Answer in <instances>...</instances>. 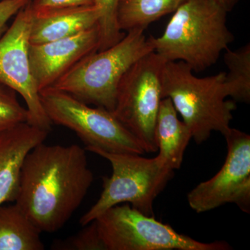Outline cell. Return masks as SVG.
<instances>
[{
	"instance_id": "ba28073f",
	"label": "cell",
	"mask_w": 250,
	"mask_h": 250,
	"mask_svg": "<svg viewBox=\"0 0 250 250\" xmlns=\"http://www.w3.org/2000/svg\"><path fill=\"white\" fill-rule=\"evenodd\" d=\"M166 62L153 51L133 64L118 85L112 112L147 153L158 151L154 129L163 99L161 77Z\"/></svg>"
},
{
	"instance_id": "ac0fdd59",
	"label": "cell",
	"mask_w": 250,
	"mask_h": 250,
	"mask_svg": "<svg viewBox=\"0 0 250 250\" xmlns=\"http://www.w3.org/2000/svg\"><path fill=\"white\" fill-rule=\"evenodd\" d=\"M119 0H95L100 10L98 27L100 42L98 51L104 50L115 45L123 39L125 32L120 30L117 24L116 14Z\"/></svg>"
},
{
	"instance_id": "52a82bcc",
	"label": "cell",
	"mask_w": 250,
	"mask_h": 250,
	"mask_svg": "<svg viewBox=\"0 0 250 250\" xmlns=\"http://www.w3.org/2000/svg\"><path fill=\"white\" fill-rule=\"evenodd\" d=\"M94 221L105 250H230L225 241L202 243L129 204L108 208Z\"/></svg>"
},
{
	"instance_id": "9a60e30c",
	"label": "cell",
	"mask_w": 250,
	"mask_h": 250,
	"mask_svg": "<svg viewBox=\"0 0 250 250\" xmlns=\"http://www.w3.org/2000/svg\"><path fill=\"white\" fill-rule=\"evenodd\" d=\"M41 231L16 203L0 206V250H43Z\"/></svg>"
},
{
	"instance_id": "4fadbf2b",
	"label": "cell",
	"mask_w": 250,
	"mask_h": 250,
	"mask_svg": "<svg viewBox=\"0 0 250 250\" xmlns=\"http://www.w3.org/2000/svg\"><path fill=\"white\" fill-rule=\"evenodd\" d=\"M32 11L31 45L65 39L88 30L98 26L100 17L95 5Z\"/></svg>"
},
{
	"instance_id": "277c9868",
	"label": "cell",
	"mask_w": 250,
	"mask_h": 250,
	"mask_svg": "<svg viewBox=\"0 0 250 250\" xmlns=\"http://www.w3.org/2000/svg\"><path fill=\"white\" fill-rule=\"evenodd\" d=\"M144 31H126L115 45L85 56L52 88L70 94L88 104L113 112L118 85L125 74L141 57L154 51Z\"/></svg>"
},
{
	"instance_id": "30bf717a",
	"label": "cell",
	"mask_w": 250,
	"mask_h": 250,
	"mask_svg": "<svg viewBox=\"0 0 250 250\" xmlns=\"http://www.w3.org/2000/svg\"><path fill=\"white\" fill-rule=\"evenodd\" d=\"M32 18L29 3L16 15L11 25L0 36V82L19 93L24 100L29 123L49 131L52 123L41 103L29 62Z\"/></svg>"
},
{
	"instance_id": "5b68a950",
	"label": "cell",
	"mask_w": 250,
	"mask_h": 250,
	"mask_svg": "<svg viewBox=\"0 0 250 250\" xmlns=\"http://www.w3.org/2000/svg\"><path fill=\"white\" fill-rule=\"evenodd\" d=\"M86 149L109 161L112 173L104 178L103 190L98 201L81 218L82 226L122 204H129L144 214L154 215V201L173 177L174 171L160 156L147 159L139 154Z\"/></svg>"
},
{
	"instance_id": "8992f818",
	"label": "cell",
	"mask_w": 250,
	"mask_h": 250,
	"mask_svg": "<svg viewBox=\"0 0 250 250\" xmlns=\"http://www.w3.org/2000/svg\"><path fill=\"white\" fill-rule=\"evenodd\" d=\"M41 103L52 123L76 133L86 145L85 149L96 148L105 152L143 155V143L112 112L91 107L70 94L48 88L40 92Z\"/></svg>"
},
{
	"instance_id": "ffe728a7",
	"label": "cell",
	"mask_w": 250,
	"mask_h": 250,
	"mask_svg": "<svg viewBox=\"0 0 250 250\" xmlns=\"http://www.w3.org/2000/svg\"><path fill=\"white\" fill-rule=\"evenodd\" d=\"M75 236L54 243L52 248L62 250H105L95 222L85 225Z\"/></svg>"
},
{
	"instance_id": "7c38bea8",
	"label": "cell",
	"mask_w": 250,
	"mask_h": 250,
	"mask_svg": "<svg viewBox=\"0 0 250 250\" xmlns=\"http://www.w3.org/2000/svg\"><path fill=\"white\" fill-rule=\"evenodd\" d=\"M47 133L29 123L0 132V206L16 200L24 158Z\"/></svg>"
},
{
	"instance_id": "5bb4252c",
	"label": "cell",
	"mask_w": 250,
	"mask_h": 250,
	"mask_svg": "<svg viewBox=\"0 0 250 250\" xmlns=\"http://www.w3.org/2000/svg\"><path fill=\"white\" fill-rule=\"evenodd\" d=\"M177 113L170 99L163 98L154 129L158 155L173 170L180 168L184 152L192 139L191 131L179 119Z\"/></svg>"
},
{
	"instance_id": "603a6c76",
	"label": "cell",
	"mask_w": 250,
	"mask_h": 250,
	"mask_svg": "<svg viewBox=\"0 0 250 250\" xmlns=\"http://www.w3.org/2000/svg\"><path fill=\"white\" fill-rule=\"evenodd\" d=\"M228 12L232 11L240 0H216Z\"/></svg>"
},
{
	"instance_id": "7a4b0ae2",
	"label": "cell",
	"mask_w": 250,
	"mask_h": 250,
	"mask_svg": "<svg viewBox=\"0 0 250 250\" xmlns=\"http://www.w3.org/2000/svg\"><path fill=\"white\" fill-rule=\"evenodd\" d=\"M228 14L216 0H186L164 34L149 36L154 52L166 61L185 62L193 72L207 70L234 39Z\"/></svg>"
},
{
	"instance_id": "d6986e66",
	"label": "cell",
	"mask_w": 250,
	"mask_h": 250,
	"mask_svg": "<svg viewBox=\"0 0 250 250\" xmlns=\"http://www.w3.org/2000/svg\"><path fill=\"white\" fill-rule=\"evenodd\" d=\"M29 122V112L20 104L16 92L0 82V132Z\"/></svg>"
},
{
	"instance_id": "e0dca14e",
	"label": "cell",
	"mask_w": 250,
	"mask_h": 250,
	"mask_svg": "<svg viewBox=\"0 0 250 250\" xmlns=\"http://www.w3.org/2000/svg\"><path fill=\"white\" fill-rule=\"evenodd\" d=\"M224 62L228 69L225 73V85L228 97L241 103L250 102V45L237 50L228 48Z\"/></svg>"
},
{
	"instance_id": "9c48e42d",
	"label": "cell",
	"mask_w": 250,
	"mask_h": 250,
	"mask_svg": "<svg viewBox=\"0 0 250 250\" xmlns=\"http://www.w3.org/2000/svg\"><path fill=\"white\" fill-rule=\"evenodd\" d=\"M223 136L228 145V155L223 167L212 178L190 190L188 202L197 213L228 203L235 204L250 213V136L231 127Z\"/></svg>"
},
{
	"instance_id": "8fae6325",
	"label": "cell",
	"mask_w": 250,
	"mask_h": 250,
	"mask_svg": "<svg viewBox=\"0 0 250 250\" xmlns=\"http://www.w3.org/2000/svg\"><path fill=\"white\" fill-rule=\"evenodd\" d=\"M98 26L76 35L45 42L29 44L31 73L39 93L50 88L79 61L100 47Z\"/></svg>"
},
{
	"instance_id": "6da1fadb",
	"label": "cell",
	"mask_w": 250,
	"mask_h": 250,
	"mask_svg": "<svg viewBox=\"0 0 250 250\" xmlns=\"http://www.w3.org/2000/svg\"><path fill=\"white\" fill-rule=\"evenodd\" d=\"M93 182L85 149L41 143L24 158L15 203L41 233L56 232L76 211Z\"/></svg>"
},
{
	"instance_id": "3957f363",
	"label": "cell",
	"mask_w": 250,
	"mask_h": 250,
	"mask_svg": "<svg viewBox=\"0 0 250 250\" xmlns=\"http://www.w3.org/2000/svg\"><path fill=\"white\" fill-rule=\"evenodd\" d=\"M225 72L197 77L182 62L166 61L161 77L163 98H169L197 144L213 131L225 135L231 128L236 105L227 100Z\"/></svg>"
},
{
	"instance_id": "7402d4cb",
	"label": "cell",
	"mask_w": 250,
	"mask_h": 250,
	"mask_svg": "<svg viewBox=\"0 0 250 250\" xmlns=\"http://www.w3.org/2000/svg\"><path fill=\"white\" fill-rule=\"evenodd\" d=\"M31 0H1L0 1V36L5 31L6 23Z\"/></svg>"
},
{
	"instance_id": "44dd1931",
	"label": "cell",
	"mask_w": 250,
	"mask_h": 250,
	"mask_svg": "<svg viewBox=\"0 0 250 250\" xmlns=\"http://www.w3.org/2000/svg\"><path fill=\"white\" fill-rule=\"evenodd\" d=\"M34 11L95 5V0H31Z\"/></svg>"
},
{
	"instance_id": "2e32d148",
	"label": "cell",
	"mask_w": 250,
	"mask_h": 250,
	"mask_svg": "<svg viewBox=\"0 0 250 250\" xmlns=\"http://www.w3.org/2000/svg\"><path fill=\"white\" fill-rule=\"evenodd\" d=\"M186 0H119L117 24L120 30L146 29L163 16L172 14Z\"/></svg>"
}]
</instances>
